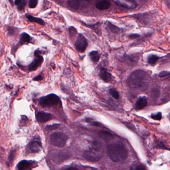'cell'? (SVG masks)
I'll return each instance as SVG.
<instances>
[{
  "label": "cell",
  "mask_w": 170,
  "mask_h": 170,
  "mask_svg": "<svg viewBox=\"0 0 170 170\" xmlns=\"http://www.w3.org/2000/svg\"><path fill=\"white\" fill-rule=\"evenodd\" d=\"M52 119L49 113L43 112H39L36 114V120L39 123H44Z\"/></svg>",
  "instance_id": "cell-11"
},
{
  "label": "cell",
  "mask_w": 170,
  "mask_h": 170,
  "mask_svg": "<svg viewBox=\"0 0 170 170\" xmlns=\"http://www.w3.org/2000/svg\"><path fill=\"white\" fill-rule=\"evenodd\" d=\"M69 157V154L66 152H59L54 155V160L56 161H62Z\"/></svg>",
  "instance_id": "cell-17"
},
{
  "label": "cell",
  "mask_w": 170,
  "mask_h": 170,
  "mask_svg": "<svg viewBox=\"0 0 170 170\" xmlns=\"http://www.w3.org/2000/svg\"><path fill=\"white\" fill-rule=\"evenodd\" d=\"M124 2H126V5L128 7V9H134L137 7V2L135 0H123Z\"/></svg>",
  "instance_id": "cell-21"
},
{
  "label": "cell",
  "mask_w": 170,
  "mask_h": 170,
  "mask_svg": "<svg viewBox=\"0 0 170 170\" xmlns=\"http://www.w3.org/2000/svg\"><path fill=\"white\" fill-rule=\"evenodd\" d=\"M26 0H23V1L18 6V9L20 11H22L26 6Z\"/></svg>",
  "instance_id": "cell-30"
},
{
  "label": "cell",
  "mask_w": 170,
  "mask_h": 170,
  "mask_svg": "<svg viewBox=\"0 0 170 170\" xmlns=\"http://www.w3.org/2000/svg\"><path fill=\"white\" fill-rule=\"evenodd\" d=\"M59 102V98L53 93L41 97L39 100V104L43 108L53 107L58 104Z\"/></svg>",
  "instance_id": "cell-5"
},
{
  "label": "cell",
  "mask_w": 170,
  "mask_h": 170,
  "mask_svg": "<svg viewBox=\"0 0 170 170\" xmlns=\"http://www.w3.org/2000/svg\"><path fill=\"white\" fill-rule=\"evenodd\" d=\"M37 166V162L33 161L22 160L17 165V170H32Z\"/></svg>",
  "instance_id": "cell-9"
},
{
  "label": "cell",
  "mask_w": 170,
  "mask_h": 170,
  "mask_svg": "<svg viewBox=\"0 0 170 170\" xmlns=\"http://www.w3.org/2000/svg\"><path fill=\"white\" fill-rule=\"evenodd\" d=\"M151 117L154 120L160 121L162 119V113L161 112H158L156 114H152Z\"/></svg>",
  "instance_id": "cell-29"
},
{
  "label": "cell",
  "mask_w": 170,
  "mask_h": 170,
  "mask_svg": "<svg viewBox=\"0 0 170 170\" xmlns=\"http://www.w3.org/2000/svg\"><path fill=\"white\" fill-rule=\"evenodd\" d=\"M35 58L33 62L29 65L28 67V71H34L37 70L39 66L42 64L43 62V57L39 54V50L35 51Z\"/></svg>",
  "instance_id": "cell-7"
},
{
  "label": "cell",
  "mask_w": 170,
  "mask_h": 170,
  "mask_svg": "<svg viewBox=\"0 0 170 170\" xmlns=\"http://www.w3.org/2000/svg\"><path fill=\"white\" fill-rule=\"evenodd\" d=\"M111 6V4L110 2L106 0H102L97 2L95 4V7L97 9L102 11L109 9Z\"/></svg>",
  "instance_id": "cell-14"
},
{
  "label": "cell",
  "mask_w": 170,
  "mask_h": 170,
  "mask_svg": "<svg viewBox=\"0 0 170 170\" xmlns=\"http://www.w3.org/2000/svg\"><path fill=\"white\" fill-rule=\"evenodd\" d=\"M106 154L110 159L115 163L125 160L128 157L127 149L121 143L109 145L106 148Z\"/></svg>",
  "instance_id": "cell-2"
},
{
  "label": "cell",
  "mask_w": 170,
  "mask_h": 170,
  "mask_svg": "<svg viewBox=\"0 0 170 170\" xmlns=\"http://www.w3.org/2000/svg\"><path fill=\"white\" fill-rule=\"evenodd\" d=\"M23 1V0H15L14 4L16 6H18Z\"/></svg>",
  "instance_id": "cell-35"
},
{
  "label": "cell",
  "mask_w": 170,
  "mask_h": 170,
  "mask_svg": "<svg viewBox=\"0 0 170 170\" xmlns=\"http://www.w3.org/2000/svg\"><path fill=\"white\" fill-rule=\"evenodd\" d=\"M109 93H110V95H112V97L114 98L115 99H119V95L118 91L114 89H111L109 90Z\"/></svg>",
  "instance_id": "cell-26"
},
{
  "label": "cell",
  "mask_w": 170,
  "mask_h": 170,
  "mask_svg": "<svg viewBox=\"0 0 170 170\" xmlns=\"http://www.w3.org/2000/svg\"><path fill=\"white\" fill-rule=\"evenodd\" d=\"M60 127V125L59 124H54V125H48L46 127V129L48 131L55 130Z\"/></svg>",
  "instance_id": "cell-27"
},
{
  "label": "cell",
  "mask_w": 170,
  "mask_h": 170,
  "mask_svg": "<svg viewBox=\"0 0 170 170\" xmlns=\"http://www.w3.org/2000/svg\"><path fill=\"white\" fill-rule=\"evenodd\" d=\"M69 34L70 35L71 37V36H73V35H76V33H77V31H76V30L75 29V28H74V27H71V28H70L69 29Z\"/></svg>",
  "instance_id": "cell-31"
},
{
  "label": "cell",
  "mask_w": 170,
  "mask_h": 170,
  "mask_svg": "<svg viewBox=\"0 0 170 170\" xmlns=\"http://www.w3.org/2000/svg\"><path fill=\"white\" fill-rule=\"evenodd\" d=\"M88 0H69L68 4L71 7L79 9L85 7L88 4Z\"/></svg>",
  "instance_id": "cell-12"
},
{
  "label": "cell",
  "mask_w": 170,
  "mask_h": 170,
  "mask_svg": "<svg viewBox=\"0 0 170 170\" xmlns=\"http://www.w3.org/2000/svg\"><path fill=\"white\" fill-rule=\"evenodd\" d=\"M33 81H41L43 80V77L41 75H39L36 76V77H35V78H33Z\"/></svg>",
  "instance_id": "cell-34"
},
{
  "label": "cell",
  "mask_w": 170,
  "mask_h": 170,
  "mask_svg": "<svg viewBox=\"0 0 170 170\" xmlns=\"http://www.w3.org/2000/svg\"><path fill=\"white\" fill-rule=\"evenodd\" d=\"M159 58H160L159 57L155 55L151 54L148 57L147 61L149 64L152 65H154L157 62V61L159 60Z\"/></svg>",
  "instance_id": "cell-20"
},
{
  "label": "cell",
  "mask_w": 170,
  "mask_h": 170,
  "mask_svg": "<svg viewBox=\"0 0 170 170\" xmlns=\"http://www.w3.org/2000/svg\"><path fill=\"white\" fill-rule=\"evenodd\" d=\"M61 170H79L76 167H69L67 168L63 169Z\"/></svg>",
  "instance_id": "cell-36"
},
{
  "label": "cell",
  "mask_w": 170,
  "mask_h": 170,
  "mask_svg": "<svg viewBox=\"0 0 170 170\" xmlns=\"http://www.w3.org/2000/svg\"><path fill=\"white\" fill-rule=\"evenodd\" d=\"M99 137L105 141H109L113 139V135L110 132L106 130H102L99 132Z\"/></svg>",
  "instance_id": "cell-16"
},
{
  "label": "cell",
  "mask_w": 170,
  "mask_h": 170,
  "mask_svg": "<svg viewBox=\"0 0 170 170\" xmlns=\"http://www.w3.org/2000/svg\"><path fill=\"white\" fill-rule=\"evenodd\" d=\"M138 37H139V35H129V37L130 39H136Z\"/></svg>",
  "instance_id": "cell-37"
},
{
  "label": "cell",
  "mask_w": 170,
  "mask_h": 170,
  "mask_svg": "<svg viewBox=\"0 0 170 170\" xmlns=\"http://www.w3.org/2000/svg\"><path fill=\"white\" fill-rule=\"evenodd\" d=\"M108 28L110 29V31H112L113 33H119L120 29L119 28H118L117 26H114L113 24H112L111 23L108 22Z\"/></svg>",
  "instance_id": "cell-23"
},
{
  "label": "cell",
  "mask_w": 170,
  "mask_h": 170,
  "mask_svg": "<svg viewBox=\"0 0 170 170\" xmlns=\"http://www.w3.org/2000/svg\"><path fill=\"white\" fill-rule=\"evenodd\" d=\"M26 18H28V20H29L30 22H36L37 24L43 26L45 24L44 20H42L41 18H37V17H33L31 15H26Z\"/></svg>",
  "instance_id": "cell-18"
},
{
  "label": "cell",
  "mask_w": 170,
  "mask_h": 170,
  "mask_svg": "<svg viewBox=\"0 0 170 170\" xmlns=\"http://www.w3.org/2000/svg\"><path fill=\"white\" fill-rule=\"evenodd\" d=\"M170 75V72L168 71H162L159 74V76L160 77H164L165 76H167Z\"/></svg>",
  "instance_id": "cell-33"
},
{
  "label": "cell",
  "mask_w": 170,
  "mask_h": 170,
  "mask_svg": "<svg viewBox=\"0 0 170 170\" xmlns=\"http://www.w3.org/2000/svg\"><path fill=\"white\" fill-rule=\"evenodd\" d=\"M15 155H16V151L15 150H12L10 152V153L8 157V161L7 162V165L8 166H9V164L13 162V160H14L15 157Z\"/></svg>",
  "instance_id": "cell-22"
},
{
  "label": "cell",
  "mask_w": 170,
  "mask_h": 170,
  "mask_svg": "<svg viewBox=\"0 0 170 170\" xmlns=\"http://www.w3.org/2000/svg\"><path fill=\"white\" fill-rule=\"evenodd\" d=\"M28 119V117L24 115H21V119L20 121V126H24L27 125Z\"/></svg>",
  "instance_id": "cell-25"
},
{
  "label": "cell",
  "mask_w": 170,
  "mask_h": 170,
  "mask_svg": "<svg viewBox=\"0 0 170 170\" xmlns=\"http://www.w3.org/2000/svg\"><path fill=\"white\" fill-rule=\"evenodd\" d=\"M130 170H146V168L143 165L138 164L132 165Z\"/></svg>",
  "instance_id": "cell-24"
},
{
  "label": "cell",
  "mask_w": 170,
  "mask_h": 170,
  "mask_svg": "<svg viewBox=\"0 0 170 170\" xmlns=\"http://www.w3.org/2000/svg\"><path fill=\"white\" fill-rule=\"evenodd\" d=\"M150 77L142 70L133 72L128 78L127 84L130 88L137 90H145L148 87Z\"/></svg>",
  "instance_id": "cell-1"
},
{
  "label": "cell",
  "mask_w": 170,
  "mask_h": 170,
  "mask_svg": "<svg viewBox=\"0 0 170 170\" xmlns=\"http://www.w3.org/2000/svg\"><path fill=\"white\" fill-rule=\"evenodd\" d=\"M7 31H8V34L9 35H15L16 30H15L14 28L9 27L7 29Z\"/></svg>",
  "instance_id": "cell-32"
},
{
  "label": "cell",
  "mask_w": 170,
  "mask_h": 170,
  "mask_svg": "<svg viewBox=\"0 0 170 170\" xmlns=\"http://www.w3.org/2000/svg\"><path fill=\"white\" fill-rule=\"evenodd\" d=\"M30 42V37L28 34L26 33H23L20 35L19 42L16 45L13 46L12 48L11 54H14L20 47L23 45L28 44Z\"/></svg>",
  "instance_id": "cell-6"
},
{
  "label": "cell",
  "mask_w": 170,
  "mask_h": 170,
  "mask_svg": "<svg viewBox=\"0 0 170 170\" xmlns=\"http://www.w3.org/2000/svg\"><path fill=\"white\" fill-rule=\"evenodd\" d=\"M28 148L31 153H37L39 152L42 148L41 142L39 139H34L29 143Z\"/></svg>",
  "instance_id": "cell-10"
},
{
  "label": "cell",
  "mask_w": 170,
  "mask_h": 170,
  "mask_svg": "<svg viewBox=\"0 0 170 170\" xmlns=\"http://www.w3.org/2000/svg\"><path fill=\"white\" fill-rule=\"evenodd\" d=\"M8 1H9V2L10 3V4H11L12 6H14V0H8Z\"/></svg>",
  "instance_id": "cell-38"
},
{
  "label": "cell",
  "mask_w": 170,
  "mask_h": 170,
  "mask_svg": "<svg viewBox=\"0 0 170 170\" xmlns=\"http://www.w3.org/2000/svg\"><path fill=\"white\" fill-rule=\"evenodd\" d=\"M38 4V0H29L28 5L30 8L34 9L36 7Z\"/></svg>",
  "instance_id": "cell-28"
},
{
  "label": "cell",
  "mask_w": 170,
  "mask_h": 170,
  "mask_svg": "<svg viewBox=\"0 0 170 170\" xmlns=\"http://www.w3.org/2000/svg\"><path fill=\"white\" fill-rule=\"evenodd\" d=\"M89 56L91 60L95 63L98 62L100 58V55L98 51H91L89 54Z\"/></svg>",
  "instance_id": "cell-19"
},
{
  "label": "cell",
  "mask_w": 170,
  "mask_h": 170,
  "mask_svg": "<svg viewBox=\"0 0 170 170\" xmlns=\"http://www.w3.org/2000/svg\"><path fill=\"white\" fill-rule=\"evenodd\" d=\"M100 76L101 79L106 82H109L112 78V75L109 72H108L106 69L104 68L101 69Z\"/></svg>",
  "instance_id": "cell-15"
},
{
  "label": "cell",
  "mask_w": 170,
  "mask_h": 170,
  "mask_svg": "<svg viewBox=\"0 0 170 170\" xmlns=\"http://www.w3.org/2000/svg\"><path fill=\"white\" fill-rule=\"evenodd\" d=\"M68 138V136L63 132H54L50 136V142L53 146L60 148L66 145Z\"/></svg>",
  "instance_id": "cell-4"
},
{
  "label": "cell",
  "mask_w": 170,
  "mask_h": 170,
  "mask_svg": "<svg viewBox=\"0 0 170 170\" xmlns=\"http://www.w3.org/2000/svg\"><path fill=\"white\" fill-rule=\"evenodd\" d=\"M147 105V100L146 97H141L137 100L135 104V109L141 110L145 108Z\"/></svg>",
  "instance_id": "cell-13"
},
{
  "label": "cell",
  "mask_w": 170,
  "mask_h": 170,
  "mask_svg": "<svg viewBox=\"0 0 170 170\" xmlns=\"http://www.w3.org/2000/svg\"><path fill=\"white\" fill-rule=\"evenodd\" d=\"M102 156V151L101 147L97 143L93 145V146L87 150L83 154V157L87 161L95 162L99 161Z\"/></svg>",
  "instance_id": "cell-3"
},
{
  "label": "cell",
  "mask_w": 170,
  "mask_h": 170,
  "mask_svg": "<svg viewBox=\"0 0 170 170\" xmlns=\"http://www.w3.org/2000/svg\"><path fill=\"white\" fill-rule=\"evenodd\" d=\"M88 46V42L82 35L79 34L75 41L76 49L80 52H84Z\"/></svg>",
  "instance_id": "cell-8"
}]
</instances>
